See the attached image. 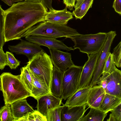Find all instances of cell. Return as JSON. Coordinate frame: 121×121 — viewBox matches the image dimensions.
I'll list each match as a JSON object with an SVG mask.
<instances>
[{
	"mask_svg": "<svg viewBox=\"0 0 121 121\" xmlns=\"http://www.w3.org/2000/svg\"><path fill=\"white\" fill-rule=\"evenodd\" d=\"M88 114L83 117L81 121H103L107 112L98 108L92 107Z\"/></svg>",
	"mask_w": 121,
	"mask_h": 121,
	"instance_id": "22",
	"label": "cell"
},
{
	"mask_svg": "<svg viewBox=\"0 0 121 121\" xmlns=\"http://www.w3.org/2000/svg\"><path fill=\"white\" fill-rule=\"evenodd\" d=\"M48 9L40 2L24 1L13 3L4 11L5 42L20 39L30 28L46 21Z\"/></svg>",
	"mask_w": 121,
	"mask_h": 121,
	"instance_id": "1",
	"label": "cell"
},
{
	"mask_svg": "<svg viewBox=\"0 0 121 121\" xmlns=\"http://www.w3.org/2000/svg\"><path fill=\"white\" fill-rule=\"evenodd\" d=\"M27 41L40 46H43L49 49L63 50L67 51L74 50L71 47L67 46L61 41L51 37L41 35H31L25 37Z\"/></svg>",
	"mask_w": 121,
	"mask_h": 121,
	"instance_id": "8",
	"label": "cell"
},
{
	"mask_svg": "<svg viewBox=\"0 0 121 121\" xmlns=\"http://www.w3.org/2000/svg\"><path fill=\"white\" fill-rule=\"evenodd\" d=\"M88 56V60L82 67L78 89L90 85L93 76L98 56V53L90 54Z\"/></svg>",
	"mask_w": 121,
	"mask_h": 121,
	"instance_id": "9",
	"label": "cell"
},
{
	"mask_svg": "<svg viewBox=\"0 0 121 121\" xmlns=\"http://www.w3.org/2000/svg\"><path fill=\"white\" fill-rule=\"evenodd\" d=\"M26 98L17 101L10 104L14 121L28 113L34 111L33 108L27 103Z\"/></svg>",
	"mask_w": 121,
	"mask_h": 121,
	"instance_id": "17",
	"label": "cell"
},
{
	"mask_svg": "<svg viewBox=\"0 0 121 121\" xmlns=\"http://www.w3.org/2000/svg\"><path fill=\"white\" fill-rule=\"evenodd\" d=\"M106 40L102 48L98 53V56L93 74L90 84L92 86L96 83L102 74L104 65L110 52L111 45L117 35L115 31H111L107 33Z\"/></svg>",
	"mask_w": 121,
	"mask_h": 121,
	"instance_id": "7",
	"label": "cell"
},
{
	"mask_svg": "<svg viewBox=\"0 0 121 121\" xmlns=\"http://www.w3.org/2000/svg\"><path fill=\"white\" fill-rule=\"evenodd\" d=\"M82 66L75 65L67 69L63 74L61 98L65 100L78 89Z\"/></svg>",
	"mask_w": 121,
	"mask_h": 121,
	"instance_id": "6",
	"label": "cell"
},
{
	"mask_svg": "<svg viewBox=\"0 0 121 121\" xmlns=\"http://www.w3.org/2000/svg\"></svg>",
	"mask_w": 121,
	"mask_h": 121,
	"instance_id": "42",
	"label": "cell"
},
{
	"mask_svg": "<svg viewBox=\"0 0 121 121\" xmlns=\"http://www.w3.org/2000/svg\"><path fill=\"white\" fill-rule=\"evenodd\" d=\"M0 90L5 104H11L15 101L31 96V93L21 81L20 75L4 72L0 76Z\"/></svg>",
	"mask_w": 121,
	"mask_h": 121,
	"instance_id": "2",
	"label": "cell"
},
{
	"mask_svg": "<svg viewBox=\"0 0 121 121\" xmlns=\"http://www.w3.org/2000/svg\"><path fill=\"white\" fill-rule=\"evenodd\" d=\"M31 72L33 80V86L31 92L32 97L37 100L42 96L52 94L48 86L43 80L31 71Z\"/></svg>",
	"mask_w": 121,
	"mask_h": 121,
	"instance_id": "19",
	"label": "cell"
},
{
	"mask_svg": "<svg viewBox=\"0 0 121 121\" xmlns=\"http://www.w3.org/2000/svg\"><path fill=\"white\" fill-rule=\"evenodd\" d=\"M52 0H40V2L46 8L51 11L54 9L52 6Z\"/></svg>",
	"mask_w": 121,
	"mask_h": 121,
	"instance_id": "35",
	"label": "cell"
},
{
	"mask_svg": "<svg viewBox=\"0 0 121 121\" xmlns=\"http://www.w3.org/2000/svg\"><path fill=\"white\" fill-rule=\"evenodd\" d=\"M47 121L45 116L37 110L29 112L22 117L17 119L15 121Z\"/></svg>",
	"mask_w": 121,
	"mask_h": 121,
	"instance_id": "25",
	"label": "cell"
},
{
	"mask_svg": "<svg viewBox=\"0 0 121 121\" xmlns=\"http://www.w3.org/2000/svg\"><path fill=\"white\" fill-rule=\"evenodd\" d=\"M113 55L115 65L118 67H121V42L114 49Z\"/></svg>",
	"mask_w": 121,
	"mask_h": 121,
	"instance_id": "31",
	"label": "cell"
},
{
	"mask_svg": "<svg viewBox=\"0 0 121 121\" xmlns=\"http://www.w3.org/2000/svg\"><path fill=\"white\" fill-rule=\"evenodd\" d=\"M63 105L48 110L45 116L47 121H61V112Z\"/></svg>",
	"mask_w": 121,
	"mask_h": 121,
	"instance_id": "27",
	"label": "cell"
},
{
	"mask_svg": "<svg viewBox=\"0 0 121 121\" xmlns=\"http://www.w3.org/2000/svg\"><path fill=\"white\" fill-rule=\"evenodd\" d=\"M77 30L66 25L54 24L45 21L35 25L28 29L22 38L31 35H41L56 39L69 38L79 35Z\"/></svg>",
	"mask_w": 121,
	"mask_h": 121,
	"instance_id": "3",
	"label": "cell"
},
{
	"mask_svg": "<svg viewBox=\"0 0 121 121\" xmlns=\"http://www.w3.org/2000/svg\"><path fill=\"white\" fill-rule=\"evenodd\" d=\"M67 8L65 7L62 10L53 9L49 11L45 16V21L55 24L66 25L68 21L73 18L72 13L68 11Z\"/></svg>",
	"mask_w": 121,
	"mask_h": 121,
	"instance_id": "16",
	"label": "cell"
},
{
	"mask_svg": "<svg viewBox=\"0 0 121 121\" xmlns=\"http://www.w3.org/2000/svg\"><path fill=\"white\" fill-rule=\"evenodd\" d=\"M20 79L27 90L31 92L33 86V80L31 71L26 65L21 69Z\"/></svg>",
	"mask_w": 121,
	"mask_h": 121,
	"instance_id": "23",
	"label": "cell"
},
{
	"mask_svg": "<svg viewBox=\"0 0 121 121\" xmlns=\"http://www.w3.org/2000/svg\"><path fill=\"white\" fill-rule=\"evenodd\" d=\"M4 11L0 4V48L2 49L5 43L4 35Z\"/></svg>",
	"mask_w": 121,
	"mask_h": 121,
	"instance_id": "29",
	"label": "cell"
},
{
	"mask_svg": "<svg viewBox=\"0 0 121 121\" xmlns=\"http://www.w3.org/2000/svg\"><path fill=\"white\" fill-rule=\"evenodd\" d=\"M121 103V98L105 93L98 109L108 113Z\"/></svg>",
	"mask_w": 121,
	"mask_h": 121,
	"instance_id": "21",
	"label": "cell"
},
{
	"mask_svg": "<svg viewBox=\"0 0 121 121\" xmlns=\"http://www.w3.org/2000/svg\"><path fill=\"white\" fill-rule=\"evenodd\" d=\"M26 65L34 74L43 80L50 91L54 66L50 56L44 51H41L29 60Z\"/></svg>",
	"mask_w": 121,
	"mask_h": 121,
	"instance_id": "4",
	"label": "cell"
},
{
	"mask_svg": "<svg viewBox=\"0 0 121 121\" xmlns=\"http://www.w3.org/2000/svg\"><path fill=\"white\" fill-rule=\"evenodd\" d=\"M61 112V121H81L86 111V104L82 105L69 108L63 104Z\"/></svg>",
	"mask_w": 121,
	"mask_h": 121,
	"instance_id": "13",
	"label": "cell"
},
{
	"mask_svg": "<svg viewBox=\"0 0 121 121\" xmlns=\"http://www.w3.org/2000/svg\"><path fill=\"white\" fill-rule=\"evenodd\" d=\"M107 33L99 32L95 34H80L70 37L74 45V50L78 49L80 51L87 55L98 53L103 46L107 38Z\"/></svg>",
	"mask_w": 121,
	"mask_h": 121,
	"instance_id": "5",
	"label": "cell"
},
{
	"mask_svg": "<svg viewBox=\"0 0 121 121\" xmlns=\"http://www.w3.org/2000/svg\"><path fill=\"white\" fill-rule=\"evenodd\" d=\"M10 104H5L0 109V121H14Z\"/></svg>",
	"mask_w": 121,
	"mask_h": 121,
	"instance_id": "26",
	"label": "cell"
},
{
	"mask_svg": "<svg viewBox=\"0 0 121 121\" xmlns=\"http://www.w3.org/2000/svg\"><path fill=\"white\" fill-rule=\"evenodd\" d=\"M78 0H75V2H76V1H77Z\"/></svg>",
	"mask_w": 121,
	"mask_h": 121,
	"instance_id": "41",
	"label": "cell"
},
{
	"mask_svg": "<svg viewBox=\"0 0 121 121\" xmlns=\"http://www.w3.org/2000/svg\"><path fill=\"white\" fill-rule=\"evenodd\" d=\"M63 2L67 8L72 10L73 9L75 2V0H63Z\"/></svg>",
	"mask_w": 121,
	"mask_h": 121,
	"instance_id": "36",
	"label": "cell"
},
{
	"mask_svg": "<svg viewBox=\"0 0 121 121\" xmlns=\"http://www.w3.org/2000/svg\"><path fill=\"white\" fill-rule=\"evenodd\" d=\"M20 39L21 41L19 43L15 45H9L8 48L11 52L26 56L28 60L36 54L44 51L36 44L21 39Z\"/></svg>",
	"mask_w": 121,
	"mask_h": 121,
	"instance_id": "10",
	"label": "cell"
},
{
	"mask_svg": "<svg viewBox=\"0 0 121 121\" xmlns=\"http://www.w3.org/2000/svg\"><path fill=\"white\" fill-rule=\"evenodd\" d=\"M94 0H84L80 6L75 9L72 13L76 19L81 20L92 6Z\"/></svg>",
	"mask_w": 121,
	"mask_h": 121,
	"instance_id": "24",
	"label": "cell"
},
{
	"mask_svg": "<svg viewBox=\"0 0 121 121\" xmlns=\"http://www.w3.org/2000/svg\"><path fill=\"white\" fill-rule=\"evenodd\" d=\"M107 84L106 93L121 98V71L117 69L110 74L106 73Z\"/></svg>",
	"mask_w": 121,
	"mask_h": 121,
	"instance_id": "12",
	"label": "cell"
},
{
	"mask_svg": "<svg viewBox=\"0 0 121 121\" xmlns=\"http://www.w3.org/2000/svg\"><path fill=\"white\" fill-rule=\"evenodd\" d=\"M64 72L54 67L52 71L50 91L56 97L61 98L63 77Z\"/></svg>",
	"mask_w": 121,
	"mask_h": 121,
	"instance_id": "20",
	"label": "cell"
},
{
	"mask_svg": "<svg viewBox=\"0 0 121 121\" xmlns=\"http://www.w3.org/2000/svg\"><path fill=\"white\" fill-rule=\"evenodd\" d=\"M9 6H11L14 3L22 1L24 0H1Z\"/></svg>",
	"mask_w": 121,
	"mask_h": 121,
	"instance_id": "37",
	"label": "cell"
},
{
	"mask_svg": "<svg viewBox=\"0 0 121 121\" xmlns=\"http://www.w3.org/2000/svg\"><path fill=\"white\" fill-rule=\"evenodd\" d=\"M121 103L110 111L116 118L117 121H121Z\"/></svg>",
	"mask_w": 121,
	"mask_h": 121,
	"instance_id": "33",
	"label": "cell"
},
{
	"mask_svg": "<svg viewBox=\"0 0 121 121\" xmlns=\"http://www.w3.org/2000/svg\"><path fill=\"white\" fill-rule=\"evenodd\" d=\"M49 49L52 63L56 69L64 72L69 68L75 65L71 60L70 53L58 49Z\"/></svg>",
	"mask_w": 121,
	"mask_h": 121,
	"instance_id": "11",
	"label": "cell"
},
{
	"mask_svg": "<svg viewBox=\"0 0 121 121\" xmlns=\"http://www.w3.org/2000/svg\"><path fill=\"white\" fill-rule=\"evenodd\" d=\"M24 1L34 2H40V0H24Z\"/></svg>",
	"mask_w": 121,
	"mask_h": 121,
	"instance_id": "40",
	"label": "cell"
},
{
	"mask_svg": "<svg viewBox=\"0 0 121 121\" xmlns=\"http://www.w3.org/2000/svg\"><path fill=\"white\" fill-rule=\"evenodd\" d=\"M117 69L115 66L113 55L110 52L105 63L102 73L110 74Z\"/></svg>",
	"mask_w": 121,
	"mask_h": 121,
	"instance_id": "28",
	"label": "cell"
},
{
	"mask_svg": "<svg viewBox=\"0 0 121 121\" xmlns=\"http://www.w3.org/2000/svg\"><path fill=\"white\" fill-rule=\"evenodd\" d=\"M92 87V85L90 84L78 89L67 99L65 105L70 108L86 104L89 93Z\"/></svg>",
	"mask_w": 121,
	"mask_h": 121,
	"instance_id": "15",
	"label": "cell"
},
{
	"mask_svg": "<svg viewBox=\"0 0 121 121\" xmlns=\"http://www.w3.org/2000/svg\"><path fill=\"white\" fill-rule=\"evenodd\" d=\"M7 60L6 53L3 49L0 48V69L2 70L7 65Z\"/></svg>",
	"mask_w": 121,
	"mask_h": 121,
	"instance_id": "32",
	"label": "cell"
},
{
	"mask_svg": "<svg viewBox=\"0 0 121 121\" xmlns=\"http://www.w3.org/2000/svg\"><path fill=\"white\" fill-rule=\"evenodd\" d=\"M107 121H117L116 118L112 113L109 115V117L107 119Z\"/></svg>",
	"mask_w": 121,
	"mask_h": 121,
	"instance_id": "38",
	"label": "cell"
},
{
	"mask_svg": "<svg viewBox=\"0 0 121 121\" xmlns=\"http://www.w3.org/2000/svg\"><path fill=\"white\" fill-rule=\"evenodd\" d=\"M84 0H78L76 1V3L75 4L74 7V8L76 9L81 4Z\"/></svg>",
	"mask_w": 121,
	"mask_h": 121,
	"instance_id": "39",
	"label": "cell"
},
{
	"mask_svg": "<svg viewBox=\"0 0 121 121\" xmlns=\"http://www.w3.org/2000/svg\"><path fill=\"white\" fill-rule=\"evenodd\" d=\"M7 60V65L11 69H16L20 65V61L16 59L11 52L7 51L6 53Z\"/></svg>",
	"mask_w": 121,
	"mask_h": 121,
	"instance_id": "30",
	"label": "cell"
},
{
	"mask_svg": "<svg viewBox=\"0 0 121 121\" xmlns=\"http://www.w3.org/2000/svg\"><path fill=\"white\" fill-rule=\"evenodd\" d=\"M104 89L99 85L92 86L89 93L86 104L89 108H98L105 94Z\"/></svg>",
	"mask_w": 121,
	"mask_h": 121,
	"instance_id": "18",
	"label": "cell"
},
{
	"mask_svg": "<svg viewBox=\"0 0 121 121\" xmlns=\"http://www.w3.org/2000/svg\"><path fill=\"white\" fill-rule=\"evenodd\" d=\"M62 100L51 94L42 96L37 100V110L45 116L48 110L60 106Z\"/></svg>",
	"mask_w": 121,
	"mask_h": 121,
	"instance_id": "14",
	"label": "cell"
},
{
	"mask_svg": "<svg viewBox=\"0 0 121 121\" xmlns=\"http://www.w3.org/2000/svg\"><path fill=\"white\" fill-rule=\"evenodd\" d=\"M121 0H115L112 5V7L115 11L121 15Z\"/></svg>",
	"mask_w": 121,
	"mask_h": 121,
	"instance_id": "34",
	"label": "cell"
}]
</instances>
